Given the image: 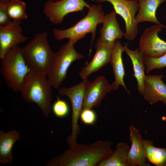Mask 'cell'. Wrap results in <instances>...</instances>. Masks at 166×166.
<instances>
[{"label":"cell","mask_w":166,"mask_h":166,"mask_svg":"<svg viewBox=\"0 0 166 166\" xmlns=\"http://www.w3.org/2000/svg\"><path fill=\"white\" fill-rule=\"evenodd\" d=\"M60 155L50 160L47 166H98L114 152L110 141L98 140L91 144L75 143Z\"/></svg>","instance_id":"1"},{"label":"cell","mask_w":166,"mask_h":166,"mask_svg":"<svg viewBox=\"0 0 166 166\" xmlns=\"http://www.w3.org/2000/svg\"><path fill=\"white\" fill-rule=\"evenodd\" d=\"M46 76L30 69L25 77L19 91L26 102L36 104L47 117L52 110V86Z\"/></svg>","instance_id":"2"},{"label":"cell","mask_w":166,"mask_h":166,"mask_svg":"<svg viewBox=\"0 0 166 166\" xmlns=\"http://www.w3.org/2000/svg\"><path fill=\"white\" fill-rule=\"evenodd\" d=\"M25 61L31 70L47 75L55 57L49 45L48 34H36L34 38L21 48Z\"/></svg>","instance_id":"3"},{"label":"cell","mask_w":166,"mask_h":166,"mask_svg":"<svg viewBox=\"0 0 166 166\" xmlns=\"http://www.w3.org/2000/svg\"><path fill=\"white\" fill-rule=\"evenodd\" d=\"M88 10L87 14L73 26L65 30L54 28L52 33L57 40L69 38L74 40L76 43L80 39L84 38L87 34L91 33L89 57L92 45L96 37V27L98 24H102L105 14L100 4L91 6Z\"/></svg>","instance_id":"4"},{"label":"cell","mask_w":166,"mask_h":166,"mask_svg":"<svg viewBox=\"0 0 166 166\" xmlns=\"http://www.w3.org/2000/svg\"><path fill=\"white\" fill-rule=\"evenodd\" d=\"M0 72L6 85L14 92L19 91L23 80L30 69L23 58L21 48L16 46L1 59Z\"/></svg>","instance_id":"5"},{"label":"cell","mask_w":166,"mask_h":166,"mask_svg":"<svg viewBox=\"0 0 166 166\" xmlns=\"http://www.w3.org/2000/svg\"><path fill=\"white\" fill-rule=\"evenodd\" d=\"M76 43L74 40L69 39L55 53L54 61L47 75L49 82L55 89L59 88L66 78L67 71L71 63L84 57L75 49L74 45Z\"/></svg>","instance_id":"6"},{"label":"cell","mask_w":166,"mask_h":166,"mask_svg":"<svg viewBox=\"0 0 166 166\" xmlns=\"http://www.w3.org/2000/svg\"><path fill=\"white\" fill-rule=\"evenodd\" d=\"M89 83V81L86 78L83 79L81 82L72 87H63L58 89L59 95L67 96L72 104V132L67 138L69 147L77 142V136L81 131L78 121L82 109L85 90Z\"/></svg>","instance_id":"7"},{"label":"cell","mask_w":166,"mask_h":166,"mask_svg":"<svg viewBox=\"0 0 166 166\" xmlns=\"http://www.w3.org/2000/svg\"><path fill=\"white\" fill-rule=\"evenodd\" d=\"M98 2L107 1L113 6L117 14L124 19L125 31L124 38L132 41L136 37L138 33V24L135 20V15L139 9L136 0H95Z\"/></svg>","instance_id":"8"},{"label":"cell","mask_w":166,"mask_h":166,"mask_svg":"<svg viewBox=\"0 0 166 166\" xmlns=\"http://www.w3.org/2000/svg\"><path fill=\"white\" fill-rule=\"evenodd\" d=\"M90 6L84 0H49L45 3L43 12L52 24H59L62 23L67 14L82 11L85 7L88 9Z\"/></svg>","instance_id":"9"},{"label":"cell","mask_w":166,"mask_h":166,"mask_svg":"<svg viewBox=\"0 0 166 166\" xmlns=\"http://www.w3.org/2000/svg\"><path fill=\"white\" fill-rule=\"evenodd\" d=\"M163 27L157 24L147 28L144 31L140 40L138 48L143 58L158 57L166 53V42L158 35Z\"/></svg>","instance_id":"10"},{"label":"cell","mask_w":166,"mask_h":166,"mask_svg":"<svg viewBox=\"0 0 166 166\" xmlns=\"http://www.w3.org/2000/svg\"><path fill=\"white\" fill-rule=\"evenodd\" d=\"M113 90L112 85L104 76L97 77L86 87L81 111L98 107L107 94Z\"/></svg>","instance_id":"11"},{"label":"cell","mask_w":166,"mask_h":166,"mask_svg":"<svg viewBox=\"0 0 166 166\" xmlns=\"http://www.w3.org/2000/svg\"><path fill=\"white\" fill-rule=\"evenodd\" d=\"M21 21L13 20L6 26H0V59L11 49L26 42L28 38L23 35Z\"/></svg>","instance_id":"12"},{"label":"cell","mask_w":166,"mask_h":166,"mask_svg":"<svg viewBox=\"0 0 166 166\" xmlns=\"http://www.w3.org/2000/svg\"><path fill=\"white\" fill-rule=\"evenodd\" d=\"M113 46L104 42L99 38L97 39L95 45L96 51L93 58L79 73V76L82 79L87 78L89 75L111 63Z\"/></svg>","instance_id":"13"},{"label":"cell","mask_w":166,"mask_h":166,"mask_svg":"<svg viewBox=\"0 0 166 166\" xmlns=\"http://www.w3.org/2000/svg\"><path fill=\"white\" fill-rule=\"evenodd\" d=\"M164 77L163 74L146 76L143 96L149 104L161 101L166 106V85L162 80Z\"/></svg>","instance_id":"14"},{"label":"cell","mask_w":166,"mask_h":166,"mask_svg":"<svg viewBox=\"0 0 166 166\" xmlns=\"http://www.w3.org/2000/svg\"><path fill=\"white\" fill-rule=\"evenodd\" d=\"M131 146L128 155V166H150L145 157L143 149V139L140 130L133 124L129 127Z\"/></svg>","instance_id":"15"},{"label":"cell","mask_w":166,"mask_h":166,"mask_svg":"<svg viewBox=\"0 0 166 166\" xmlns=\"http://www.w3.org/2000/svg\"><path fill=\"white\" fill-rule=\"evenodd\" d=\"M115 10L105 14L102 26L100 30L99 38L102 41L114 45L115 42L124 36V33L120 27Z\"/></svg>","instance_id":"16"},{"label":"cell","mask_w":166,"mask_h":166,"mask_svg":"<svg viewBox=\"0 0 166 166\" xmlns=\"http://www.w3.org/2000/svg\"><path fill=\"white\" fill-rule=\"evenodd\" d=\"M124 51L121 42L118 40L114 42L112 54L111 63L112 65L115 80L111 84L113 90H117L120 85L122 86L129 94L130 91L127 89L124 81L125 72L122 55Z\"/></svg>","instance_id":"17"},{"label":"cell","mask_w":166,"mask_h":166,"mask_svg":"<svg viewBox=\"0 0 166 166\" xmlns=\"http://www.w3.org/2000/svg\"><path fill=\"white\" fill-rule=\"evenodd\" d=\"M123 48L129 57L132 62L134 74L137 84L138 91L143 96L144 92V83L145 79V66L143 61V57L139 52V49L135 50L129 49L127 43L123 46Z\"/></svg>","instance_id":"18"},{"label":"cell","mask_w":166,"mask_h":166,"mask_svg":"<svg viewBox=\"0 0 166 166\" xmlns=\"http://www.w3.org/2000/svg\"><path fill=\"white\" fill-rule=\"evenodd\" d=\"M139 9L135 16V20L138 23L149 22L156 24L166 29V26L161 24L158 20L156 11L160 5L166 0H138Z\"/></svg>","instance_id":"19"},{"label":"cell","mask_w":166,"mask_h":166,"mask_svg":"<svg viewBox=\"0 0 166 166\" xmlns=\"http://www.w3.org/2000/svg\"><path fill=\"white\" fill-rule=\"evenodd\" d=\"M20 138L18 132L15 130L5 132L0 131V162L10 164L13 160L12 149L15 142Z\"/></svg>","instance_id":"20"},{"label":"cell","mask_w":166,"mask_h":166,"mask_svg":"<svg viewBox=\"0 0 166 166\" xmlns=\"http://www.w3.org/2000/svg\"><path fill=\"white\" fill-rule=\"evenodd\" d=\"M143 149L148 163L156 166H164L166 163V148L156 147L152 141L143 139Z\"/></svg>","instance_id":"21"},{"label":"cell","mask_w":166,"mask_h":166,"mask_svg":"<svg viewBox=\"0 0 166 166\" xmlns=\"http://www.w3.org/2000/svg\"><path fill=\"white\" fill-rule=\"evenodd\" d=\"M130 148L127 143L119 142L111 156L101 162L98 166H128V155Z\"/></svg>","instance_id":"22"},{"label":"cell","mask_w":166,"mask_h":166,"mask_svg":"<svg viewBox=\"0 0 166 166\" xmlns=\"http://www.w3.org/2000/svg\"><path fill=\"white\" fill-rule=\"evenodd\" d=\"M26 6L25 3L20 0H9L7 10L10 18L13 20L18 21L27 19Z\"/></svg>","instance_id":"23"},{"label":"cell","mask_w":166,"mask_h":166,"mask_svg":"<svg viewBox=\"0 0 166 166\" xmlns=\"http://www.w3.org/2000/svg\"><path fill=\"white\" fill-rule=\"evenodd\" d=\"M143 59L146 73L154 69H162L166 67V53L158 57L143 58Z\"/></svg>","instance_id":"24"},{"label":"cell","mask_w":166,"mask_h":166,"mask_svg":"<svg viewBox=\"0 0 166 166\" xmlns=\"http://www.w3.org/2000/svg\"><path fill=\"white\" fill-rule=\"evenodd\" d=\"M52 110L56 116L59 117H63L66 116L69 112V108L67 102L63 100L57 99L53 104Z\"/></svg>","instance_id":"25"},{"label":"cell","mask_w":166,"mask_h":166,"mask_svg":"<svg viewBox=\"0 0 166 166\" xmlns=\"http://www.w3.org/2000/svg\"><path fill=\"white\" fill-rule=\"evenodd\" d=\"M9 0H0V26H6L11 22L7 12Z\"/></svg>","instance_id":"26"},{"label":"cell","mask_w":166,"mask_h":166,"mask_svg":"<svg viewBox=\"0 0 166 166\" xmlns=\"http://www.w3.org/2000/svg\"><path fill=\"white\" fill-rule=\"evenodd\" d=\"M80 118L84 124L93 125L96 120L97 116L93 110L87 109L81 111Z\"/></svg>","instance_id":"27"},{"label":"cell","mask_w":166,"mask_h":166,"mask_svg":"<svg viewBox=\"0 0 166 166\" xmlns=\"http://www.w3.org/2000/svg\"><path fill=\"white\" fill-rule=\"evenodd\" d=\"M55 0L56 1H59V0Z\"/></svg>","instance_id":"28"},{"label":"cell","mask_w":166,"mask_h":166,"mask_svg":"<svg viewBox=\"0 0 166 166\" xmlns=\"http://www.w3.org/2000/svg\"><path fill=\"white\" fill-rule=\"evenodd\" d=\"M164 166H166V163L165 164Z\"/></svg>","instance_id":"29"}]
</instances>
